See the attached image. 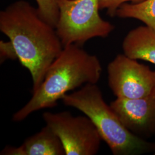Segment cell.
<instances>
[{"label": "cell", "mask_w": 155, "mask_h": 155, "mask_svg": "<svg viewBox=\"0 0 155 155\" xmlns=\"http://www.w3.org/2000/svg\"><path fill=\"white\" fill-rule=\"evenodd\" d=\"M0 31L11 41L18 60L30 72L33 93L63 49L55 28L41 17L37 8L18 0L0 12Z\"/></svg>", "instance_id": "obj_1"}, {"label": "cell", "mask_w": 155, "mask_h": 155, "mask_svg": "<svg viewBox=\"0 0 155 155\" xmlns=\"http://www.w3.org/2000/svg\"><path fill=\"white\" fill-rule=\"evenodd\" d=\"M102 65L97 56L76 45L63 47L51 64L39 88L31 100L13 116L21 122L35 111L54 107L69 91L88 83L97 84L102 74Z\"/></svg>", "instance_id": "obj_2"}, {"label": "cell", "mask_w": 155, "mask_h": 155, "mask_svg": "<svg viewBox=\"0 0 155 155\" xmlns=\"http://www.w3.org/2000/svg\"><path fill=\"white\" fill-rule=\"evenodd\" d=\"M65 105L82 111L93 122L102 140L114 155H141L155 153V143L130 132L106 103L97 84L88 83L61 98Z\"/></svg>", "instance_id": "obj_3"}, {"label": "cell", "mask_w": 155, "mask_h": 155, "mask_svg": "<svg viewBox=\"0 0 155 155\" xmlns=\"http://www.w3.org/2000/svg\"><path fill=\"white\" fill-rule=\"evenodd\" d=\"M56 31L63 47L83 45L90 39L105 38L115 27L100 16L99 0H58Z\"/></svg>", "instance_id": "obj_4"}, {"label": "cell", "mask_w": 155, "mask_h": 155, "mask_svg": "<svg viewBox=\"0 0 155 155\" xmlns=\"http://www.w3.org/2000/svg\"><path fill=\"white\" fill-rule=\"evenodd\" d=\"M43 118L61 140L66 155H95L99 152L102 140L86 115L74 116L68 111L45 112Z\"/></svg>", "instance_id": "obj_5"}, {"label": "cell", "mask_w": 155, "mask_h": 155, "mask_svg": "<svg viewBox=\"0 0 155 155\" xmlns=\"http://www.w3.org/2000/svg\"><path fill=\"white\" fill-rule=\"evenodd\" d=\"M107 72L108 85L117 98H141L155 88V70L124 54L109 63Z\"/></svg>", "instance_id": "obj_6"}, {"label": "cell", "mask_w": 155, "mask_h": 155, "mask_svg": "<svg viewBox=\"0 0 155 155\" xmlns=\"http://www.w3.org/2000/svg\"><path fill=\"white\" fill-rule=\"evenodd\" d=\"M110 105L130 132L145 140L155 136V88L141 98H116Z\"/></svg>", "instance_id": "obj_7"}, {"label": "cell", "mask_w": 155, "mask_h": 155, "mask_svg": "<svg viewBox=\"0 0 155 155\" xmlns=\"http://www.w3.org/2000/svg\"><path fill=\"white\" fill-rule=\"evenodd\" d=\"M122 48L127 57L155 65V30L145 25L130 30L123 40Z\"/></svg>", "instance_id": "obj_8"}, {"label": "cell", "mask_w": 155, "mask_h": 155, "mask_svg": "<svg viewBox=\"0 0 155 155\" xmlns=\"http://www.w3.org/2000/svg\"><path fill=\"white\" fill-rule=\"evenodd\" d=\"M22 155H66L64 146L55 132L46 125L20 146Z\"/></svg>", "instance_id": "obj_9"}, {"label": "cell", "mask_w": 155, "mask_h": 155, "mask_svg": "<svg viewBox=\"0 0 155 155\" xmlns=\"http://www.w3.org/2000/svg\"><path fill=\"white\" fill-rule=\"evenodd\" d=\"M116 16L138 20L155 30V0H145L138 4H124L117 9Z\"/></svg>", "instance_id": "obj_10"}, {"label": "cell", "mask_w": 155, "mask_h": 155, "mask_svg": "<svg viewBox=\"0 0 155 155\" xmlns=\"http://www.w3.org/2000/svg\"><path fill=\"white\" fill-rule=\"evenodd\" d=\"M40 16L55 28L59 16L58 0H35Z\"/></svg>", "instance_id": "obj_11"}, {"label": "cell", "mask_w": 155, "mask_h": 155, "mask_svg": "<svg viewBox=\"0 0 155 155\" xmlns=\"http://www.w3.org/2000/svg\"><path fill=\"white\" fill-rule=\"evenodd\" d=\"M145 0H99V7L100 10L106 9L108 15L111 17L116 15L117 9L127 2L132 4H138Z\"/></svg>", "instance_id": "obj_12"}, {"label": "cell", "mask_w": 155, "mask_h": 155, "mask_svg": "<svg viewBox=\"0 0 155 155\" xmlns=\"http://www.w3.org/2000/svg\"><path fill=\"white\" fill-rule=\"evenodd\" d=\"M0 59L1 63H3L7 59H18L16 51L11 41H0Z\"/></svg>", "instance_id": "obj_13"}, {"label": "cell", "mask_w": 155, "mask_h": 155, "mask_svg": "<svg viewBox=\"0 0 155 155\" xmlns=\"http://www.w3.org/2000/svg\"><path fill=\"white\" fill-rule=\"evenodd\" d=\"M153 155H155V153H153Z\"/></svg>", "instance_id": "obj_14"}]
</instances>
